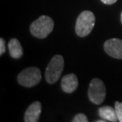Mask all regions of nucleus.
Wrapping results in <instances>:
<instances>
[{
  "label": "nucleus",
  "instance_id": "4468645a",
  "mask_svg": "<svg viewBox=\"0 0 122 122\" xmlns=\"http://www.w3.org/2000/svg\"><path fill=\"white\" fill-rule=\"evenodd\" d=\"M101 1L106 5H112V4L115 3L117 0H101Z\"/></svg>",
  "mask_w": 122,
  "mask_h": 122
},
{
  "label": "nucleus",
  "instance_id": "f8f14e48",
  "mask_svg": "<svg viewBox=\"0 0 122 122\" xmlns=\"http://www.w3.org/2000/svg\"><path fill=\"white\" fill-rule=\"evenodd\" d=\"M73 122H87L88 119H87L86 116L83 113H78L76 114L74 118L72 119Z\"/></svg>",
  "mask_w": 122,
  "mask_h": 122
},
{
  "label": "nucleus",
  "instance_id": "ddd939ff",
  "mask_svg": "<svg viewBox=\"0 0 122 122\" xmlns=\"http://www.w3.org/2000/svg\"><path fill=\"white\" fill-rule=\"evenodd\" d=\"M6 51V45L3 38H0V55H2Z\"/></svg>",
  "mask_w": 122,
  "mask_h": 122
},
{
  "label": "nucleus",
  "instance_id": "1a4fd4ad",
  "mask_svg": "<svg viewBox=\"0 0 122 122\" xmlns=\"http://www.w3.org/2000/svg\"><path fill=\"white\" fill-rule=\"evenodd\" d=\"M98 115L100 117H102L104 120H106L107 121L116 122L118 121L115 108H113V107L109 106H102L99 108Z\"/></svg>",
  "mask_w": 122,
  "mask_h": 122
},
{
  "label": "nucleus",
  "instance_id": "6e6552de",
  "mask_svg": "<svg viewBox=\"0 0 122 122\" xmlns=\"http://www.w3.org/2000/svg\"><path fill=\"white\" fill-rule=\"evenodd\" d=\"M79 86L78 78L75 74L64 75L61 79V88L67 94L73 93Z\"/></svg>",
  "mask_w": 122,
  "mask_h": 122
},
{
  "label": "nucleus",
  "instance_id": "423d86ee",
  "mask_svg": "<svg viewBox=\"0 0 122 122\" xmlns=\"http://www.w3.org/2000/svg\"><path fill=\"white\" fill-rule=\"evenodd\" d=\"M104 49L110 56L116 59H122V40L112 38L104 44Z\"/></svg>",
  "mask_w": 122,
  "mask_h": 122
},
{
  "label": "nucleus",
  "instance_id": "2eb2a0df",
  "mask_svg": "<svg viewBox=\"0 0 122 122\" xmlns=\"http://www.w3.org/2000/svg\"><path fill=\"white\" fill-rule=\"evenodd\" d=\"M105 121H107L106 120H98V121H96V122H105Z\"/></svg>",
  "mask_w": 122,
  "mask_h": 122
},
{
  "label": "nucleus",
  "instance_id": "39448f33",
  "mask_svg": "<svg viewBox=\"0 0 122 122\" xmlns=\"http://www.w3.org/2000/svg\"><path fill=\"white\" fill-rule=\"evenodd\" d=\"M106 86L99 79H93L89 86L88 97L91 102L95 105H100L106 98Z\"/></svg>",
  "mask_w": 122,
  "mask_h": 122
},
{
  "label": "nucleus",
  "instance_id": "7ed1b4c3",
  "mask_svg": "<svg viewBox=\"0 0 122 122\" xmlns=\"http://www.w3.org/2000/svg\"><path fill=\"white\" fill-rule=\"evenodd\" d=\"M63 67H64V60L62 56L56 55L50 60L45 71V79L48 83H55L60 79V75L62 74Z\"/></svg>",
  "mask_w": 122,
  "mask_h": 122
},
{
  "label": "nucleus",
  "instance_id": "f257e3e1",
  "mask_svg": "<svg viewBox=\"0 0 122 122\" xmlns=\"http://www.w3.org/2000/svg\"><path fill=\"white\" fill-rule=\"evenodd\" d=\"M54 29V21L50 17L42 15L30 25V33L33 36L44 39L49 35Z\"/></svg>",
  "mask_w": 122,
  "mask_h": 122
},
{
  "label": "nucleus",
  "instance_id": "20e7f679",
  "mask_svg": "<svg viewBox=\"0 0 122 122\" xmlns=\"http://www.w3.org/2000/svg\"><path fill=\"white\" fill-rule=\"evenodd\" d=\"M41 80V71L38 67H30L19 73L18 82L25 87H33L37 85Z\"/></svg>",
  "mask_w": 122,
  "mask_h": 122
},
{
  "label": "nucleus",
  "instance_id": "dca6fc26",
  "mask_svg": "<svg viewBox=\"0 0 122 122\" xmlns=\"http://www.w3.org/2000/svg\"><path fill=\"white\" fill-rule=\"evenodd\" d=\"M121 23H122V12H121Z\"/></svg>",
  "mask_w": 122,
  "mask_h": 122
},
{
  "label": "nucleus",
  "instance_id": "9d476101",
  "mask_svg": "<svg viewBox=\"0 0 122 122\" xmlns=\"http://www.w3.org/2000/svg\"><path fill=\"white\" fill-rule=\"evenodd\" d=\"M9 53L11 57L14 59H19L22 56L23 50L21 45V43L16 38H12L8 43Z\"/></svg>",
  "mask_w": 122,
  "mask_h": 122
},
{
  "label": "nucleus",
  "instance_id": "0eeeda50",
  "mask_svg": "<svg viewBox=\"0 0 122 122\" xmlns=\"http://www.w3.org/2000/svg\"><path fill=\"white\" fill-rule=\"evenodd\" d=\"M41 110V104L40 102H35L32 103L26 109L24 121L25 122H37L40 118Z\"/></svg>",
  "mask_w": 122,
  "mask_h": 122
},
{
  "label": "nucleus",
  "instance_id": "f03ea898",
  "mask_svg": "<svg viewBox=\"0 0 122 122\" xmlns=\"http://www.w3.org/2000/svg\"><path fill=\"white\" fill-rule=\"evenodd\" d=\"M95 24V16L90 10L82 11L78 17L75 24V32L79 36L84 37L89 35L94 29Z\"/></svg>",
  "mask_w": 122,
  "mask_h": 122
},
{
  "label": "nucleus",
  "instance_id": "9b49d317",
  "mask_svg": "<svg viewBox=\"0 0 122 122\" xmlns=\"http://www.w3.org/2000/svg\"><path fill=\"white\" fill-rule=\"evenodd\" d=\"M115 109L117 112V115L118 121L120 122H122V102H115Z\"/></svg>",
  "mask_w": 122,
  "mask_h": 122
}]
</instances>
